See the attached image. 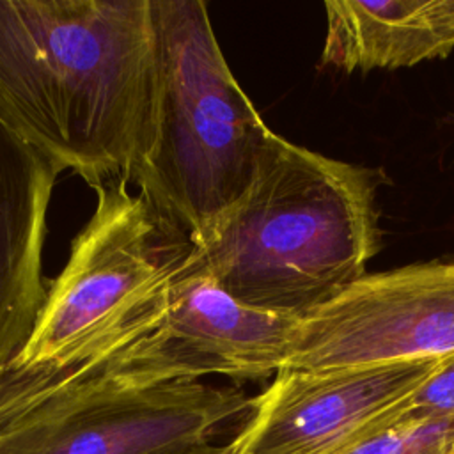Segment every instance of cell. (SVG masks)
<instances>
[{"mask_svg": "<svg viewBox=\"0 0 454 454\" xmlns=\"http://www.w3.org/2000/svg\"><path fill=\"white\" fill-rule=\"evenodd\" d=\"M454 442V415H429L411 406L394 422L340 454H447Z\"/></svg>", "mask_w": 454, "mask_h": 454, "instance_id": "cell-11", "label": "cell"}, {"mask_svg": "<svg viewBox=\"0 0 454 454\" xmlns=\"http://www.w3.org/2000/svg\"><path fill=\"white\" fill-rule=\"evenodd\" d=\"M445 360L282 369L222 452L340 454L399 419Z\"/></svg>", "mask_w": 454, "mask_h": 454, "instance_id": "cell-8", "label": "cell"}, {"mask_svg": "<svg viewBox=\"0 0 454 454\" xmlns=\"http://www.w3.org/2000/svg\"><path fill=\"white\" fill-rule=\"evenodd\" d=\"M184 454H223V452H222V447H218V445H207V447H200L195 450H188Z\"/></svg>", "mask_w": 454, "mask_h": 454, "instance_id": "cell-13", "label": "cell"}, {"mask_svg": "<svg viewBox=\"0 0 454 454\" xmlns=\"http://www.w3.org/2000/svg\"><path fill=\"white\" fill-rule=\"evenodd\" d=\"M321 66L410 67L454 50V0H328Z\"/></svg>", "mask_w": 454, "mask_h": 454, "instance_id": "cell-10", "label": "cell"}, {"mask_svg": "<svg viewBox=\"0 0 454 454\" xmlns=\"http://www.w3.org/2000/svg\"><path fill=\"white\" fill-rule=\"evenodd\" d=\"M369 168L271 133L243 197L195 245L238 301L303 319L365 275L380 248Z\"/></svg>", "mask_w": 454, "mask_h": 454, "instance_id": "cell-2", "label": "cell"}, {"mask_svg": "<svg viewBox=\"0 0 454 454\" xmlns=\"http://www.w3.org/2000/svg\"><path fill=\"white\" fill-rule=\"evenodd\" d=\"M252 406L243 390L200 380L76 381L0 413V454H184L241 426Z\"/></svg>", "mask_w": 454, "mask_h": 454, "instance_id": "cell-6", "label": "cell"}, {"mask_svg": "<svg viewBox=\"0 0 454 454\" xmlns=\"http://www.w3.org/2000/svg\"><path fill=\"white\" fill-rule=\"evenodd\" d=\"M94 190L96 209L46 287L27 342L0 378V408L99 356L167 293L195 248L126 183Z\"/></svg>", "mask_w": 454, "mask_h": 454, "instance_id": "cell-4", "label": "cell"}, {"mask_svg": "<svg viewBox=\"0 0 454 454\" xmlns=\"http://www.w3.org/2000/svg\"><path fill=\"white\" fill-rule=\"evenodd\" d=\"M454 356V261L364 275L300 319L284 369Z\"/></svg>", "mask_w": 454, "mask_h": 454, "instance_id": "cell-7", "label": "cell"}, {"mask_svg": "<svg viewBox=\"0 0 454 454\" xmlns=\"http://www.w3.org/2000/svg\"><path fill=\"white\" fill-rule=\"evenodd\" d=\"M447 454H454V443H452V447H450V450Z\"/></svg>", "mask_w": 454, "mask_h": 454, "instance_id": "cell-14", "label": "cell"}, {"mask_svg": "<svg viewBox=\"0 0 454 454\" xmlns=\"http://www.w3.org/2000/svg\"><path fill=\"white\" fill-rule=\"evenodd\" d=\"M60 172L0 119V378L27 342L46 298L43 247Z\"/></svg>", "mask_w": 454, "mask_h": 454, "instance_id": "cell-9", "label": "cell"}, {"mask_svg": "<svg viewBox=\"0 0 454 454\" xmlns=\"http://www.w3.org/2000/svg\"><path fill=\"white\" fill-rule=\"evenodd\" d=\"M158 51L154 135L133 181L200 245L243 197L271 129L227 66L200 0H151Z\"/></svg>", "mask_w": 454, "mask_h": 454, "instance_id": "cell-3", "label": "cell"}, {"mask_svg": "<svg viewBox=\"0 0 454 454\" xmlns=\"http://www.w3.org/2000/svg\"><path fill=\"white\" fill-rule=\"evenodd\" d=\"M298 323V317L252 309L232 298L195 247L163 300L129 323L103 355L0 413L76 381L153 387L209 374L232 380L275 376L289 360Z\"/></svg>", "mask_w": 454, "mask_h": 454, "instance_id": "cell-5", "label": "cell"}, {"mask_svg": "<svg viewBox=\"0 0 454 454\" xmlns=\"http://www.w3.org/2000/svg\"><path fill=\"white\" fill-rule=\"evenodd\" d=\"M452 443H454V442H452ZM450 447H452V445H450ZM449 450H450V449H449Z\"/></svg>", "mask_w": 454, "mask_h": 454, "instance_id": "cell-15", "label": "cell"}, {"mask_svg": "<svg viewBox=\"0 0 454 454\" xmlns=\"http://www.w3.org/2000/svg\"><path fill=\"white\" fill-rule=\"evenodd\" d=\"M156 96L151 0H0V119L60 170L133 181Z\"/></svg>", "mask_w": 454, "mask_h": 454, "instance_id": "cell-1", "label": "cell"}, {"mask_svg": "<svg viewBox=\"0 0 454 454\" xmlns=\"http://www.w3.org/2000/svg\"><path fill=\"white\" fill-rule=\"evenodd\" d=\"M410 406L429 415H454V356L447 358L443 365L415 392Z\"/></svg>", "mask_w": 454, "mask_h": 454, "instance_id": "cell-12", "label": "cell"}]
</instances>
